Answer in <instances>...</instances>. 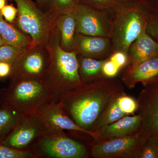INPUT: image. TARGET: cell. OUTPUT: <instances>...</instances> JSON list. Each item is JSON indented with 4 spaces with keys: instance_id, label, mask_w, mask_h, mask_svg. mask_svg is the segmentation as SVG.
<instances>
[{
    "instance_id": "cell-28",
    "label": "cell",
    "mask_w": 158,
    "mask_h": 158,
    "mask_svg": "<svg viewBox=\"0 0 158 158\" xmlns=\"http://www.w3.org/2000/svg\"><path fill=\"white\" fill-rule=\"evenodd\" d=\"M146 33L158 43V10L150 9Z\"/></svg>"
},
{
    "instance_id": "cell-21",
    "label": "cell",
    "mask_w": 158,
    "mask_h": 158,
    "mask_svg": "<svg viewBox=\"0 0 158 158\" xmlns=\"http://www.w3.org/2000/svg\"><path fill=\"white\" fill-rule=\"evenodd\" d=\"M25 116L0 105V143H2Z\"/></svg>"
},
{
    "instance_id": "cell-32",
    "label": "cell",
    "mask_w": 158,
    "mask_h": 158,
    "mask_svg": "<svg viewBox=\"0 0 158 158\" xmlns=\"http://www.w3.org/2000/svg\"><path fill=\"white\" fill-rule=\"evenodd\" d=\"M11 66V64L5 62H0V77H6L10 75Z\"/></svg>"
},
{
    "instance_id": "cell-25",
    "label": "cell",
    "mask_w": 158,
    "mask_h": 158,
    "mask_svg": "<svg viewBox=\"0 0 158 158\" xmlns=\"http://www.w3.org/2000/svg\"><path fill=\"white\" fill-rule=\"evenodd\" d=\"M137 158H158V141L148 138L139 151Z\"/></svg>"
},
{
    "instance_id": "cell-20",
    "label": "cell",
    "mask_w": 158,
    "mask_h": 158,
    "mask_svg": "<svg viewBox=\"0 0 158 158\" xmlns=\"http://www.w3.org/2000/svg\"><path fill=\"white\" fill-rule=\"evenodd\" d=\"M120 94L113 97L105 107L94 124L91 129L92 131L96 132L102 127L111 124L127 116L122 112L117 103V97Z\"/></svg>"
},
{
    "instance_id": "cell-14",
    "label": "cell",
    "mask_w": 158,
    "mask_h": 158,
    "mask_svg": "<svg viewBox=\"0 0 158 158\" xmlns=\"http://www.w3.org/2000/svg\"><path fill=\"white\" fill-rule=\"evenodd\" d=\"M158 75V57L152 58L135 65H127L122 73L120 80L128 89L135 88Z\"/></svg>"
},
{
    "instance_id": "cell-24",
    "label": "cell",
    "mask_w": 158,
    "mask_h": 158,
    "mask_svg": "<svg viewBox=\"0 0 158 158\" xmlns=\"http://www.w3.org/2000/svg\"><path fill=\"white\" fill-rule=\"evenodd\" d=\"M117 102L122 112L127 116L130 114L134 115L138 110L137 100L131 97L128 96L125 92L120 94L117 97Z\"/></svg>"
},
{
    "instance_id": "cell-9",
    "label": "cell",
    "mask_w": 158,
    "mask_h": 158,
    "mask_svg": "<svg viewBox=\"0 0 158 158\" xmlns=\"http://www.w3.org/2000/svg\"><path fill=\"white\" fill-rule=\"evenodd\" d=\"M11 1L17 6V25L20 31L29 34L34 44L41 42L49 31L48 23L45 16L31 0Z\"/></svg>"
},
{
    "instance_id": "cell-15",
    "label": "cell",
    "mask_w": 158,
    "mask_h": 158,
    "mask_svg": "<svg viewBox=\"0 0 158 158\" xmlns=\"http://www.w3.org/2000/svg\"><path fill=\"white\" fill-rule=\"evenodd\" d=\"M127 55V66L136 65L148 59L158 57V43L145 32L132 43Z\"/></svg>"
},
{
    "instance_id": "cell-16",
    "label": "cell",
    "mask_w": 158,
    "mask_h": 158,
    "mask_svg": "<svg viewBox=\"0 0 158 158\" xmlns=\"http://www.w3.org/2000/svg\"><path fill=\"white\" fill-rule=\"evenodd\" d=\"M141 124L139 115L127 116L97 131L103 141L122 138L138 132Z\"/></svg>"
},
{
    "instance_id": "cell-30",
    "label": "cell",
    "mask_w": 158,
    "mask_h": 158,
    "mask_svg": "<svg viewBox=\"0 0 158 158\" xmlns=\"http://www.w3.org/2000/svg\"><path fill=\"white\" fill-rule=\"evenodd\" d=\"M0 11L5 20L9 23L14 22L17 16V8L12 4L6 5Z\"/></svg>"
},
{
    "instance_id": "cell-12",
    "label": "cell",
    "mask_w": 158,
    "mask_h": 158,
    "mask_svg": "<svg viewBox=\"0 0 158 158\" xmlns=\"http://www.w3.org/2000/svg\"><path fill=\"white\" fill-rule=\"evenodd\" d=\"M50 63V56L42 52H26L12 64L10 83L25 80H45Z\"/></svg>"
},
{
    "instance_id": "cell-10",
    "label": "cell",
    "mask_w": 158,
    "mask_h": 158,
    "mask_svg": "<svg viewBox=\"0 0 158 158\" xmlns=\"http://www.w3.org/2000/svg\"><path fill=\"white\" fill-rule=\"evenodd\" d=\"M73 13L77 33L86 36L111 37L112 17L109 15L79 3Z\"/></svg>"
},
{
    "instance_id": "cell-22",
    "label": "cell",
    "mask_w": 158,
    "mask_h": 158,
    "mask_svg": "<svg viewBox=\"0 0 158 158\" xmlns=\"http://www.w3.org/2000/svg\"><path fill=\"white\" fill-rule=\"evenodd\" d=\"M130 0H78L84 4L105 12L111 17L121 10Z\"/></svg>"
},
{
    "instance_id": "cell-23",
    "label": "cell",
    "mask_w": 158,
    "mask_h": 158,
    "mask_svg": "<svg viewBox=\"0 0 158 158\" xmlns=\"http://www.w3.org/2000/svg\"><path fill=\"white\" fill-rule=\"evenodd\" d=\"M26 47H18L4 44L0 47V62L11 64L26 52Z\"/></svg>"
},
{
    "instance_id": "cell-18",
    "label": "cell",
    "mask_w": 158,
    "mask_h": 158,
    "mask_svg": "<svg viewBox=\"0 0 158 158\" xmlns=\"http://www.w3.org/2000/svg\"><path fill=\"white\" fill-rule=\"evenodd\" d=\"M57 25L61 34L62 47L69 51H73L75 38L77 34L76 23L73 12L60 14Z\"/></svg>"
},
{
    "instance_id": "cell-17",
    "label": "cell",
    "mask_w": 158,
    "mask_h": 158,
    "mask_svg": "<svg viewBox=\"0 0 158 158\" xmlns=\"http://www.w3.org/2000/svg\"><path fill=\"white\" fill-rule=\"evenodd\" d=\"M79 73L82 83H88L105 76L102 67L106 60H97L77 54Z\"/></svg>"
},
{
    "instance_id": "cell-13",
    "label": "cell",
    "mask_w": 158,
    "mask_h": 158,
    "mask_svg": "<svg viewBox=\"0 0 158 158\" xmlns=\"http://www.w3.org/2000/svg\"><path fill=\"white\" fill-rule=\"evenodd\" d=\"M72 51L83 56L100 60L109 59L113 54L110 37L86 36L77 33Z\"/></svg>"
},
{
    "instance_id": "cell-4",
    "label": "cell",
    "mask_w": 158,
    "mask_h": 158,
    "mask_svg": "<svg viewBox=\"0 0 158 158\" xmlns=\"http://www.w3.org/2000/svg\"><path fill=\"white\" fill-rule=\"evenodd\" d=\"M46 82L54 95V100L82 84L79 73L77 54L64 50L58 44L50 56V63L46 76Z\"/></svg>"
},
{
    "instance_id": "cell-31",
    "label": "cell",
    "mask_w": 158,
    "mask_h": 158,
    "mask_svg": "<svg viewBox=\"0 0 158 158\" xmlns=\"http://www.w3.org/2000/svg\"><path fill=\"white\" fill-rule=\"evenodd\" d=\"M109 59L113 61L120 69L124 68L127 64V54L122 52H116L113 53Z\"/></svg>"
},
{
    "instance_id": "cell-5",
    "label": "cell",
    "mask_w": 158,
    "mask_h": 158,
    "mask_svg": "<svg viewBox=\"0 0 158 158\" xmlns=\"http://www.w3.org/2000/svg\"><path fill=\"white\" fill-rule=\"evenodd\" d=\"M33 152L36 158H86L90 156L89 148L69 137L65 131L47 135Z\"/></svg>"
},
{
    "instance_id": "cell-33",
    "label": "cell",
    "mask_w": 158,
    "mask_h": 158,
    "mask_svg": "<svg viewBox=\"0 0 158 158\" xmlns=\"http://www.w3.org/2000/svg\"><path fill=\"white\" fill-rule=\"evenodd\" d=\"M52 1V0H37L38 2L42 4H48V3H50L51 4Z\"/></svg>"
},
{
    "instance_id": "cell-29",
    "label": "cell",
    "mask_w": 158,
    "mask_h": 158,
    "mask_svg": "<svg viewBox=\"0 0 158 158\" xmlns=\"http://www.w3.org/2000/svg\"><path fill=\"white\" fill-rule=\"evenodd\" d=\"M120 69L110 59H107L103 65L102 72L105 76L108 77H116Z\"/></svg>"
},
{
    "instance_id": "cell-8",
    "label": "cell",
    "mask_w": 158,
    "mask_h": 158,
    "mask_svg": "<svg viewBox=\"0 0 158 158\" xmlns=\"http://www.w3.org/2000/svg\"><path fill=\"white\" fill-rule=\"evenodd\" d=\"M147 137L139 132L126 136L94 142L90 144V156L94 158H137Z\"/></svg>"
},
{
    "instance_id": "cell-35",
    "label": "cell",
    "mask_w": 158,
    "mask_h": 158,
    "mask_svg": "<svg viewBox=\"0 0 158 158\" xmlns=\"http://www.w3.org/2000/svg\"><path fill=\"white\" fill-rule=\"evenodd\" d=\"M4 42L3 41L2 38L1 37V36H0V47L2 46V45H3L4 44Z\"/></svg>"
},
{
    "instance_id": "cell-6",
    "label": "cell",
    "mask_w": 158,
    "mask_h": 158,
    "mask_svg": "<svg viewBox=\"0 0 158 158\" xmlns=\"http://www.w3.org/2000/svg\"><path fill=\"white\" fill-rule=\"evenodd\" d=\"M137 99L141 124L138 132L158 141V75L142 84Z\"/></svg>"
},
{
    "instance_id": "cell-27",
    "label": "cell",
    "mask_w": 158,
    "mask_h": 158,
    "mask_svg": "<svg viewBox=\"0 0 158 158\" xmlns=\"http://www.w3.org/2000/svg\"><path fill=\"white\" fill-rule=\"evenodd\" d=\"M78 4V0H52L51 3L53 9L60 14L73 12Z\"/></svg>"
},
{
    "instance_id": "cell-3",
    "label": "cell",
    "mask_w": 158,
    "mask_h": 158,
    "mask_svg": "<svg viewBox=\"0 0 158 158\" xmlns=\"http://www.w3.org/2000/svg\"><path fill=\"white\" fill-rule=\"evenodd\" d=\"M150 8L133 0L112 17L110 37L113 53L122 52L127 54L132 43L146 32Z\"/></svg>"
},
{
    "instance_id": "cell-19",
    "label": "cell",
    "mask_w": 158,
    "mask_h": 158,
    "mask_svg": "<svg viewBox=\"0 0 158 158\" xmlns=\"http://www.w3.org/2000/svg\"><path fill=\"white\" fill-rule=\"evenodd\" d=\"M4 19L0 11V36L4 43L18 47H26L32 42L31 38Z\"/></svg>"
},
{
    "instance_id": "cell-11",
    "label": "cell",
    "mask_w": 158,
    "mask_h": 158,
    "mask_svg": "<svg viewBox=\"0 0 158 158\" xmlns=\"http://www.w3.org/2000/svg\"><path fill=\"white\" fill-rule=\"evenodd\" d=\"M44 123L48 134H58L70 131L83 133L90 136L94 142L103 141L97 132L91 131L81 127L73 120L60 103L52 100L36 114Z\"/></svg>"
},
{
    "instance_id": "cell-26",
    "label": "cell",
    "mask_w": 158,
    "mask_h": 158,
    "mask_svg": "<svg viewBox=\"0 0 158 158\" xmlns=\"http://www.w3.org/2000/svg\"><path fill=\"white\" fill-rule=\"evenodd\" d=\"M0 158H36L32 152L13 149L0 143Z\"/></svg>"
},
{
    "instance_id": "cell-7",
    "label": "cell",
    "mask_w": 158,
    "mask_h": 158,
    "mask_svg": "<svg viewBox=\"0 0 158 158\" xmlns=\"http://www.w3.org/2000/svg\"><path fill=\"white\" fill-rule=\"evenodd\" d=\"M48 131L44 123L36 114L26 116L2 144L23 151L33 150Z\"/></svg>"
},
{
    "instance_id": "cell-1",
    "label": "cell",
    "mask_w": 158,
    "mask_h": 158,
    "mask_svg": "<svg viewBox=\"0 0 158 158\" xmlns=\"http://www.w3.org/2000/svg\"><path fill=\"white\" fill-rule=\"evenodd\" d=\"M124 86L116 77L104 76L82 83L61 96L58 101L77 124L92 131L94 124L109 102L124 93Z\"/></svg>"
},
{
    "instance_id": "cell-34",
    "label": "cell",
    "mask_w": 158,
    "mask_h": 158,
    "mask_svg": "<svg viewBox=\"0 0 158 158\" xmlns=\"http://www.w3.org/2000/svg\"><path fill=\"white\" fill-rule=\"evenodd\" d=\"M7 0H0V11L6 5Z\"/></svg>"
},
{
    "instance_id": "cell-2",
    "label": "cell",
    "mask_w": 158,
    "mask_h": 158,
    "mask_svg": "<svg viewBox=\"0 0 158 158\" xmlns=\"http://www.w3.org/2000/svg\"><path fill=\"white\" fill-rule=\"evenodd\" d=\"M52 100L53 94L44 80H21L0 90V105L24 116L37 114Z\"/></svg>"
}]
</instances>
